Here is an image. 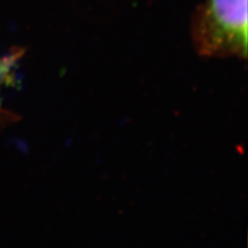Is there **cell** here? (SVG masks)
I'll list each match as a JSON object with an SVG mask.
<instances>
[{
    "label": "cell",
    "instance_id": "6da1fadb",
    "mask_svg": "<svg viewBox=\"0 0 248 248\" xmlns=\"http://www.w3.org/2000/svg\"><path fill=\"white\" fill-rule=\"evenodd\" d=\"M247 0H206L192 30L202 56L247 57Z\"/></svg>",
    "mask_w": 248,
    "mask_h": 248
}]
</instances>
